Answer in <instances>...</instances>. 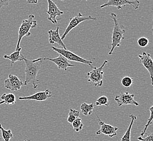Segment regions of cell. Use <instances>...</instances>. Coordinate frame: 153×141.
I'll use <instances>...</instances> for the list:
<instances>
[{"mask_svg":"<svg viewBox=\"0 0 153 141\" xmlns=\"http://www.w3.org/2000/svg\"><path fill=\"white\" fill-rule=\"evenodd\" d=\"M129 117L131 118V122L130 123L129 127L126 130L125 134L123 135L120 141H130V135H131V130L132 125L136 120H137V117L133 114L129 115Z\"/></svg>","mask_w":153,"mask_h":141,"instance_id":"17","label":"cell"},{"mask_svg":"<svg viewBox=\"0 0 153 141\" xmlns=\"http://www.w3.org/2000/svg\"><path fill=\"white\" fill-rule=\"evenodd\" d=\"M22 49V47H20L19 49L16 50V51L12 53L11 54L9 55H4L3 58L9 60L11 62V64H10L11 66H12L13 64H14L16 62L23 61L22 59V56H21Z\"/></svg>","mask_w":153,"mask_h":141,"instance_id":"16","label":"cell"},{"mask_svg":"<svg viewBox=\"0 0 153 141\" xmlns=\"http://www.w3.org/2000/svg\"><path fill=\"white\" fill-rule=\"evenodd\" d=\"M149 43L148 39L145 37H141L137 40L138 45L142 48H144L147 47Z\"/></svg>","mask_w":153,"mask_h":141,"instance_id":"26","label":"cell"},{"mask_svg":"<svg viewBox=\"0 0 153 141\" xmlns=\"http://www.w3.org/2000/svg\"><path fill=\"white\" fill-rule=\"evenodd\" d=\"M140 59V62L146 68L150 75L151 85L153 86V60L149 53L146 52L142 53V54L138 55Z\"/></svg>","mask_w":153,"mask_h":141,"instance_id":"12","label":"cell"},{"mask_svg":"<svg viewBox=\"0 0 153 141\" xmlns=\"http://www.w3.org/2000/svg\"><path fill=\"white\" fill-rule=\"evenodd\" d=\"M34 15L31 14L28 16V18L24 20L22 22V25H20L18 31V40L16 47V50L19 49L20 45L21 43L22 39L24 37L31 36V33L30 30L34 28L37 27V21L34 20Z\"/></svg>","mask_w":153,"mask_h":141,"instance_id":"3","label":"cell"},{"mask_svg":"<svg viewBox=\"0 0 153 141\" xmlns=\"http://www.w3.org/2000/svg\"><path fill=\"white\" fill-rule=\"evenodd\" d=\"M135 95L129 93V91L121 92L120 94L117 95L114 98V101L119 106L123 105H133L136 106H138L140 104L137 101H136L134 99Z\"/></svg>","mask_w":153,"mask_h":141,"instance_id":"8","label":"cell"},{"mask_svg":"<svg viewBox=\"0 0 153 141\" xmlns=\"http://www.w3.org/2000/svg\"><path fill=\"white\" fill-rule=\"evenodd\" d=\"M86 1H88V0H86Z\"/></svg>","mask_w":153,"mask_h":141,"instance_id":"34","label":"cell"},{"mask_svg":"<svg viewBox=\"0 0 153 141\" xmlns=\"http://www.w3.org/2000/svg\"><path fill=\"white\" fill-rule=\"evenodd\" d=\"M137 140L140 141H153V132L149 134L145 138H142V137H138Z\"/></svg>","mask_w":153,"mask_h":141,"instance_id":"27","label":"cell"},{"mask_svg":"<svg viewBox=\"0 0 153 141\" xmlns=\"http://www.w3.org/2000/svg\"><path fill=\"white\" fill-rule=\"evenodd\" d=\"M24 85V82L16 75L10 74L4 81V87L12 91H18Z\"/></svg>","mask_w":153,"mask_h":141,"instance_id":"10","label":"cell"},{"mask_svg":"<svg viewBox=\"0 0 153 141\" xmlns=\"http://www.w3.org/2000/svg\"><path fill=\"white\" fill-rule=\"evenodd\" d=\"M26 1L28 4H37L38 0H26Z\"/></svg>","mask_w":153,"mask_h":141,"instance_id":"29","label":"cell"},{"mask_svg":"<svg viewBox=\"0 0 153 141\" xmlns=\"http://www.w3.org/2000/svg\"><path fill=\"white\" fill-rule=\"evenodd\" d=\"M108 62V60H105L100 67L93 68L92 70L87 73L86 78L89 83L96 87H100L103 85L104 74L103 68Z\"/></svg>","mask_w":153,"mask_h":141,"instance_id":"4","label":"cell"},{"mask_svg":"<svg viewBox=\"0 0 153 141\" xmlns=\"http://www.w3.org/2000/svg\"><path fill=\"white\" fill-rule=\"evenodd\" d=\"M73 129L76 132H79L83 128V124L82 122V120L80 117L77 118L71 124Z\"/></svg>","mask_w":153,"mask_h":141,"instance_id":"22","label":"cell"},{"mask_svg":"<svg viewBox=\"0 0 153 141\" xmlns=\"http://www.w3.org/2000/svg\"><path fill=\"white\" fill-rule=\"evenodd\" d=\"M80 116V112L79 111L75 110L73 109H71L68 116L67 122L70 124H72L74 121L77 118Z\"/></svg>","mask_w":153,"mask_h":141,"instance_id":"21","label":"cell"},{"mask_svg":"<svg viewBox=\"0 0 153 141\" xmlns=\"http://www.w3.org/2000/svg\"></svg>","mask_w":153,"mask_h":141,"instance_id":"33","label":"cell"},{"mask_svg":"<svg viewBox=\"0 0 153 141\" xmlns=\"http://www.w3.org/2000/svg\"><path fill=\"white\" fill-rule=\"evenodd\" d=\"M98 118L99 124L100 128L98 130L97 132H96V135H99L100 134H104L105 135L108 136L110 138L113 137L114 136H116L117 131L118 130V128L117 127H114L113 126L107 124L104 122H103L100 117L97 115Z\"/></svg>","mask_w":153,"mask_h":141,"instance_id":"11","label":"cell"},{"mask_svg":"<svg viewBox=\"0 0 153 141\" xmlns=\"http://www.w3.org/2000/svg\"><path fill=\"white\" fill-rule=\"evenodd\" d=\"M62 1H65V0H61Z\"/></svg>","mask_w":153,"mask_h":141,"instance_id":"32","label":"cell"},{"mask_svg":"<svg viewBox=\"0 0 153 141\" xmlns=\"http://www.w3.org/2000/svg\"><path fill=\"white\" fill-rule=\"evenodd\" d=\"M140 4V2L138 0H107L106 3L100 6L101 9L107 7H115L118 10L122 9L123 7L126 5H130L135 10L138 9Z\"/></svg>","mask_w":153,"mask_h":141,"instance_id":"7","label":"cell"},{"mask_svg":"<svg viewBox=\"0 0 153 141\" xmlns=\"http://www.w3.org/2000/svg\"><path fill=\"white\" fill-rule=\"evenodd\" d=\"M43 60H48L55 64L59 70H67V68L70 67H75L73 65L71 64L69 61L67 59L65 58L64 56L59 54V56L55 58H44Z\"/></svg>","mask_w":153,"mask_h":141,"instance_id":"14","label":"cell"},{"mask_svg":"<svg viewBox=\"0 0 153 141\" xmlns=\"http://www.w3.org/2000/svg\"><path fill=\"white\" fill-rule=\"evenodd\" d=\"M21 56L26 65L25 69V80L24 85H27L28 84H31L34 89H37L39 84V81L37 79V75L40 70L43 58H40L31 60L25 58L22 54Z\"/></svg>","mask_w":153,"mask_h":141,"instance_id":"1","label":"cell"},{"mask_svg":"<svg viewBox=\"0 0 153 141\" xmlns=\"http://www.w3.org/2000/svg\"><path fill=\"white\" fill-rule=\"evenodd\" d=\"M110 16L113 22V31L111 38V49L108 52V54L111 55L113 54L115 48L120 47L122 40H124L126 37L125 35L126 29L123 25H120L116 14L114 12H110Z\"/></svg>","mask_w":153,"mask_h":141,"instance_id":"2","label":"cell"},{"mask_svg":"<svg viewBox=\"0 0 153 141\" xmlns=\"http://www.w3.org/2000/svg\"><path fill=\"white\" fill-rule=\"evenodd\" d=\"M95 105L98 106H102V105L108 106L109 105L108 99L107 97H106L105 95H102L98 98V99L97 100V101H95Z\"/></svg>","mask_w":153,"mask_h":141,"instance_id":"25","label":"cell"},{"mask_svg":"<svg viewBox=\"0 0 153 141\" xmlns=\"http://www.w3.org/2000/svg\"><path fill=\"white\" fill-rule=\"evenodd\" d=\"M10 2V0H0V9L3 7L8 6Z\"/></svg>","mask_w":153,"mask_h":141,"instance_id":"28","label":"cell"},{"mask_svg":"<svg viewBox=\"0 0 153 141\" xmlns=\"http://www.w3.org/2000/svg\"><path fill=\"white\" fill-rule=\"evenodd\" d=\"M52 97V93L50 90L48 89L45 90L44 91L36 93L32 95H29L27 97H20L19 99L20 101L22 100H28V101H45L47 99Z\"/></svg>","mask_w":153,"mask_h":141,"instance_id":"13","label":"cell"},{"mask_svg":"<svg viewBox=\"0 0 153 141\" xmlns=\"http://www.w3.org/2000/svg\"><path fill=\"white\" fill-rule=\"evenodd\" d=\"M149 111H150V117L148 118V122H147V124H146V126H144V129L142 130V132H141V136H143L145 135V134L146 133L147 131V129L148 128L149 126H150L152 122H153V105L150 107L149 109Z\"/></svg>","mask_w":153,"mask_h":141,"instance_id":"24","label":"cell"},{"mask_svg":"<svg viewBox=\"0 0 153 141\" xmlns=\"http://www.w3.org/2000/svg\"><path fill=\"white\" fill-rule=\"evenodd\" d=\"M95 105L93 103L91 104H87L86 103H83L80 106V110L81 113L86 116H90L94 110Z\"/></svg>","mask_w":153,"mask_h":141,"instance_id":"18","label":"cell"},{"mask_svg":"<svg viewBox=\"0 0 153 141\" xmlns=\"http://www.w3.org/2000/svg\"><path fill=\"white\" fill-rule=\"evenodd\" d=\"M0 130L2 134V137L3 138V141H9L11 138L13 137L12 132L11 130L9 129L8 130H5L0 123Z\"/></svg>","mask_w":153,"mask_h":141,"instance_id":"20","label":"cell"},{"mask_svg":"<svg viewBox=\"0 0 153 141\" xmlns=\"http://www.w3.org/2000/svg\"><path fill=\"white\" fill-rule=\"evenodd\" d=\"M52 51L57 53L59 54L64 56L65 58L67 59L69 61L71 62H77L83 64L88 65L89 66H92L93 62L92 60H86L85 59L81 58L80 56L76 55V54L71 52L70 51H68V49H65L63 48H57L54 46L51 47Z\"/></svg>","mask_w":153,"mask_h":141,"instance_id":"6","label":"cell"},{"mask_svg":"<svg viewBox=\"0 0 153 141\" xmlns=\"http://www.w3.org/2000/svg\"><path fill=\"white\" fill-rule=\"evenodd\" d=\"M4 103V101H0V105L3 104Z\"/></svg>","mask_w":153,"mask_h":141,"instance_id":"30","label":"cell"},{"mask_svg":"<svg viewBox=\"0 0 153 141\" xmlns=\"http://www.w3.org/2000/svg\"><path fill=\"white\" fill-rule=\"evenodd\" d=\"M47 2L48 10L46 11V13L49 15L48 20L51 22L53 24H57L58 20H57V17L63 15L64 12L58 8L55 2L52 0H47Z\"/></svg>","mask_w":153,"mask_h":141,"instance_id":"9","label":"cell"},{"mask_svg":"<svg viewBox=\"0 0 153 141\" xmlns=\"http://www.w3.org/2000/svg\"><path fill=\"white\" fill-rule=\"evenodd\" d=\"M23 141H30V140H25Z\"/></svg>","mask_w":153,"mask_h":141,"instance_id":"31","label":"cell"},{"mask_svg":"<svg viewBox=\"0 0 153 141\" xmlns=\"http://www.w3.org/2000/svg\"><path fill=\"white\" fill-rule=\"evenodd\" d=\"M59 27H57L56 30L51 29L48 31L49 34V41L50 44L57 43L61 46L63 49H67V47L62 40L61 37L59 33Z\"/></svg>","mask_w":153,"mask_h":141,"instance_id":"15","label":"cell"},{"mask_svg":"<svg viewBox=\"0 0 153 141\" xmlns=\"http://www.w3.org/2000/svg\"><path fill=\"white\" fill-rule=\"evenodd\" d=\"M1 99L7 105H13L16 103V95L13 93H3L1 95Z\"/></svg>","mask_w":153,"mask_h":141,"instance_id":"19","label":"cell"},{"mask_svg":"<svg viewBox=\"0 0 153 141\" xmlns=\"http://www.w3.org/2000/svg\"><path fill=\"white\" fill-rule=\"evenodd\" d=\"M95 20H97V18L95 17H93L91 15L84 16L82 15V14L81 12H79L77 15L69 19V22L65 30L64 33L62 36V40H64L65 37H67V35L69 33V32L71 31H72L74 28L76 27L77 26L80 25L81 23L86 21H95Z\"/></svg>","mask_w":153,"mask_h":141,"instance_id":"5","label":"cell"},{"mask_svg":"<svg viewBox=\"0 0 153 141\" xmlns=\"http://www.w3.org/2000/svg\"><path fill=\"white\" fill-rule=\"evenodd\" d=\"M121 84L123 86L127 89V91H129V88L133 84V78L129 76L123 77L121 80Z\"/></svg>","mask_w":153,"mask_h":141,"instance_id":"23","label":"cell"}]
</instances>
